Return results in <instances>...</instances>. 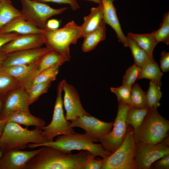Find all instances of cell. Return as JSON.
I'll return each instance as SVG.
<instances>
[{
  "instance_id": "obj_40",
  "label": "cell",
  "mask_w": 169,
  "mask_h": 169,
  "mask_svg": "<svg viewBox=\"0 0 169 169\" xmlns=\"http://www.w3.org/2000/svg\"><path fill=\"white\" fill-rule=\"evenodd\" d=\"M156 163V166L160 169L169 168V154L166 155L159 159Z\"/></svg>"
},
{
  "instance_id": "obj_30",
  "label": "cell",
  "mask_w": 169,
  "mask_h": 169,
  "mask_svg": "<svg viewBox=\"0 0 169 169\" xmlns=\"http://www.w3.org/2000/svg\"><path fill=\"white\" fill-rule=\"evenodd\" d=\"M126 37L128 42V47L131 50L135 64L141 68L151 58L132 39Z\"/></svg>"
},
{
  "instance_id": "obj_29",
  "label": "cell",
  "mask_w": 169,
  "mask_h": 169,
  "mask_svg": "<svg viewBox=\"0 0 169 169\" xmlns=\"http://www.w3.org/2000/svg\"><path fill=\"white\" fill-rule=\"evenodd\" d=\"M130 106L133 107L142 108L148 107L146 98V93L137 83L132 87Z\"/></svg>"
},
{
  "instance_id": "obj_18",
  "label": "cell",
  "mask_w": 169,
  "mask_h": 169,
  "mask_svg": "<svg viewBox=\"0 0 169 169\" xmlns=\"http://www.w3.org/2000/svg\"><path fill=\"white\" fill-rule=\"evenodd\" d=\"M115 0H101L103 8V20L105 23L110 25L115 32L119 42L125 47H128L127 37L122 30L118 18L116 10L113 2Z\"/></svg>"
},
{
  "instance_id": "obj_7",
  "label": "cell",
  "mask_w": 169,
  "mask_h": 169,
  "mask_svg": "<svg viewBox=\"0 0 169 169\" xmlns=\"http://www.w3.org/2000/svg\"><path fill=\"white\" fill-rule=\"evenodd\" d=\"M62 80L57 86L52 120L48 125L41 128L46 142L53 141L54 138L58 136L75 133L73 128L69 126L70 121L66 120L64 114L62 97Z\"/></svg>"
},
{
  "instance_id": "obj_45",
  "label": "cell",
  "mask_w": 169,
  "mask_h": 169,
  "mask_svg": "<svg viewBox=\"0 0 169 169\" xmlns=\"http://www.w3.org/2000/svg\"><path fill=\"white\" fill-rule=\"evenodd\" d=\"M85 0V1H88L90 2H93L95 3L98 4H99L101 3V0Z\"/></svg>"
},
{
  "instance_id": "obj_12",
  "label": "cell",
  "mask_w": 169,
  "mask_h": 169,
  "mask_svg": "<svg viewBox=\"0 0 169 169\" xmlns=\"http://www.w3.org/2000/svg\"><path fill=\"white\" fill-rule=\"evenodd\" d=\"M113 124L114 122H104L90 115L83 116L70 121L69 126L72 128L77 127L83 129L86 134L100 141L110 131Z\"/></svg>"
},
{
  "instance_id": "obj_4",
  "label": "cell",
  "mask_w": 169,
  "mask_h": 169,
  "mask_svg": "<svg viewBox=\"0 0 169 169\" xmlns=\"http://www.w3.org/2000/svg\"><path fill=\"white\" fill-rule=\"evenodd\" d=\"M46 47L70 59L69 46L75 44L82 38L80 26L74 21L69 22L62 28L55 29L46 28L42 33Z\"/></svg>"
},
{
  "instance_id": "obj_17",
  "label": "cell",
  "mask_w": 169,
  "mask_h": 169,
  "mask_svg": "<svg viewBox=\"0 0 169 169\" xmlns=\"http://www.w3.org/2000/svg\"><path fill=\"white\" fill-rule=\"evenodd\" d=\"M38 62L30 64L18 65L2 68L5 71L18 81L22 86L27 90L31 86L37 75Z\"/></svg>"
},
{
  "instance_id": "obj_46",
  "label": "cell",
  "mask_w": 169,
  "mask_h": 169,
  "mask_svg": "<svg viewBox=\"0 0 169 169\" xmlns=\"http://www.w3.org/2000/svg\"><path fill=\"white\" fill-rule=\"evenodd\" d=\"M3 104V101L0 98V115L1 111Z\"/></svg>"
},
{
  "instance_id": "obj_21",
  "label": "cell",
  "mask_w": 169,
  "mask_h": 169,
  "mask_svg": "<svg viewBox=\"0 0 169 169\" xmlns=\"http://www.w3.org/2000/svg\"><path fill=\"white\" fill-rule=\"evenodd\" d=\"M4 123L13 122L25 125L26 127L33 126L41 128L45 126V121L39 118L32 115L30 113L18 111L13 113L2 120Z\"/></svg>"
},
{
  "instance_id": "obj_16",
  "label": "cell",
  "mask_w": 169,
  "mask_h": 169,
  "mask_svg": "<svg viewBox=\"0 0 169 169\" xmlns=\"http://www.w3.org/2000/svg\"><path fill=\"white\" fill-rule=\"evenodd\" d=\"M13 150L3 153L0 157V169H24L27 163L41 150Z\"/></svg>"
},
{
  "instance_id": "obj_10",
  "label": "cell",
  "mask_w": 169,
  "mask_h": 169,
  "mask_svg": "<svg viewBox=\"0 0 169 169\" xmlns=\"http://www.w3.org/2000/svg\"><path fill=\"white\" fill-rule=\"evenodd\" d=\"M169 154L168 143L162 141L155 144L138 142L136 145L135 160L137 168H150L152 164L165 155Z\"/></svg>"
},
{
  "instance_id": "obj_34",
  "label": "cell",
  "mask_w": 169,
  "mask_h": 169,
  "mask_svg": "<svg viewBox=\"0 0 169 169\" xmlns=\"http://www.w3.org/2000/svg\"><path fill=\"white\" fill-rule=\"evenodd\" d=\"M60 66L59 64H56L42 71L34 79L32 85L49 81L52 82L54 80L58 74Z\"/></svg>"
},
{
  "instance_id": "obj_38",
  "label": "cell",
  "mask_w": 169,
  "mask_h": 169,
  "mask_svg": "<svg viewBox=\"0 0 169 169\" xmlns=\"http://www.w3.org/2000/svg\"><path fill=\"white\" fill-rule=\"evenodd\" d=\"M160 68L162 72H167L169 70V53L164 51L161 53L160 61Z\"/></svg>"
},
{
  "instance_id": "obj_5",
  "label": "cell",
  "mask_w": 169,
  "mask_h": 169,
  "mask_svg": "<svg viewBox=\"0 0 169 169\" xmlns=\"http://www.w3.org/2000/svg\"><path fill=\"white\" fill-rule=\"evenodd\" d=\"M169 129L168 121L160 114L157 109L149 108L141 125L134 133L136 142L155 144L166 137Z\"/></svg>"
},
{
  "instance_id": "obj_32",
  "label": "cell",
  "mask_w": 169,
  "mask_h": 169,
  "mask_svg": "<svg viewBox=\"0 0 169 169\" xmlns=\"http://www.w3.org/2000/svg\"><path fill=\"white\" fill-rule=\"evenodd\" d=\"M51 82L49 81L32 84L26 90L30 105L35 102L41 95L47 91Z\"/></svg>"
},
{
  "instance_id": "obj_22",
  "label": "cell",
  "mask_w": 169,
  "mask_h": 169,
  "mask_svg": "<svg viewBox=\"0 0 169 169\" xmlns=\"http://www.w3.org/2000/svg\"><path fill=\"white\" fill-rule=\"evenodd\" d=\"M127 36L132 39L148 54L150 58H153V52L158 44L154 31L150 33L136 34L129 33Z\"/></svg>"
},
{
  "instance_id": "obj_20",
  "label": "cell",
  "mask_w": 169,
  "mask_h": 169,
  "mask_svg": "<svg viewBox=\"0 0 169 169\" xmlns=\"http://www.w3.org/2000/svg\"><path fill=\"white\" fill-rule=\"evenodd\" d=\"M103 20V8L101 3L96 7L91 8L90 12L84 18V22L80 26L82 37H84L96 29Z\"/></svg>"
},
{
  "instance_id": "obj_1",
  "label": "cell",
  "mask_w": 169,
  "mask_h": 169,
  "mask_svg": "<svg viewBox=\"0 0 169 169\" xmlns=\"http://www.w3.org/2000/svg\"><path fill=\"white\" fill-rule=\"evenodd\" d=\"M43 146L27 163L24 169H85L96 156L86 151L71 154V151Z\"/></svg>"
},
{
  "instance_id": "obj_44",
  "label": "cell",
  "mask_w": 169,
  "mask_h": 169,
  "mask_svg": "<svg viewBox=\"0 0 169 169\" xmlns=\"http://www.w3.org/2000/svg\"><path fill=\"white\" fill-rule=\"evenodd\" d=\"M6 123L0 120V137L3 132Z\"/></svg>"
},
{
  "instance_id": "obj_8",
  "label": "cell",
  "mask_w": 169,
  "mask_h": 169,
  "mask_svg": "<svg viewBox=\"0 0 169 169\" xmlns=\"http://www.w3.org/2000/svg\"><path fill=\"white\" fill-rule=\"evenodd\" d=\"M22 8L20 11L22 17L37 28H46V24L52 16L64 12L67 7L54 8L45 3L33 0H20Z\"/></svg>"
},
{
  "instance_id": "obj_42",
  "label": "cell",
  "mask_w": 169,
  "mask_h": 169,
  "mask_svg": "<svg viewBox=\"0 0 169 169\" xmlns=\"http://www.w3.org/2000/svg\"><path fill=\"white\" fill-rule=\"evenodd\" d=\"M60 25V21L55 19L48 20L46 24V28L50 29L58 28Z\"/></svg>"
},
{
  "instance_id": "obj_14",
  "label": "cell",
  "mask_w": 169,
  "mask_h": 169,
  "mask_svg": "<svg viewBox=\"0 0 169 169\" xmlns=\"http://www.w3.org/2000/svg\"><path fill=\"white\" fill-rule=\"evenodd\" d=\"M52 50L46 47L21 50L6 54L2 67L30 64L38 62L46 54Z\"/></svg>"
},
{
  "instance_id": "obj_41",
  "label": "cell",
  "mask_w": 169,
  "mask_h": 169,
  "mask_svg": "<svg viewBox=\"0 0 169 169\" xmlns=\"http://www.w3.org/2000/svg\"><path fill=\"white\" fill-rule=\"evenodd\" d=\"M103 160H98L93 159L86 166L85 169H101Z\"/></svg>"
},
{
  "instance_id": "obj_9",
  "label": "cell",
  "mask_w": 169,
  "mask_h": 169,
  "mask_svg": "<svg viewBox=\"0 0 169 169\" xmlns=\"http://www.w3.org/2000/svg\"><path fill=\"white\" fill-rule=\"evenodd\" d=\"M130 106L128 104L119 103L113 129L100 140L104 148L111 153L120 145L125 137L128 130L126 116Z\"/></svg>"
},
{
  "instance_id": "obj_25",
  "label": "cell",
  "mask_w": 169,
  "mask_h": 169,
  "mask_svg": "<svg viewBox=\"0 0 169 169\" xmlns=\"http://www.w3.org/2000/svg\"><path fill=\"white\" fill-rule=\"evenodd\" d=\"M69 60L58 53L51 50L44 54L38 61L37 64V75L50 67L56 64L61 66Z\"/></svg>"
},
{
  "instance_id": "obj_37",
  "label": "cell",
  "mask_w": 169,
  "mask_h": 169,
  "mask_svg": "<svg viewBox=\"0 0 169 169\" xmlns=\"http://www.w3.org/2000/svg\"><path fill=\"white\" fill-rule=\"evenodd\" d=\"M43 3L52 2L59 4H67L70 5L71 9L76 10L80 8L79 5L77 2V0H33Z\"/></svg>"
},
{
  "instance_id": "obj_26",
  "label": "cell",
  "mask_w": 169,
  "mask_h": 169,
  "mask_svg": "<svg viewBox=\"0 0 169 169\" xmlns=\"http://www.w3.org/2000/svg\"><path fill=\"white\" fill-rule=\"evenodd\" d=\"M22 16L20 11L15 8L10 1L0 2V30L13 19Z\"/></svg>"
},
{
  "instance_id": "obj_23",
  "label": "cell",
  "mask_w": 169,
  "mask_h": 169,
  "mask_svg": "<svg viewBox=\"0 0 169 169\" xmlns=\"http://www.w3.org/2000/svg\"><path fill=\"white\" fill-rule=\"evenodd\" d=\"M106 23L103 20L100 26L95 30L83 38L81 46L82 51L87 52L94 49L101 41L106 38Z\"/></svg>"
},
{
  "instance_id": "obj_24",
  "label": "cell",
  "mask_w": 169,
  "mask_h": 169,
  "mask_svg": "<svg viewBox=\"0 0 169 169\" xmlns=\"http://www.w3.org/2000/svg\"><path fill=\"white\" fill-rule=\"evenodd\" d=\"M163 75L157 63L151 59L141 68L138 79H147L161 86V79Z\"/></svg>"
},
{
  "instance_id": "obj_11",
  "label": "cell",
  "mask_w": 169,
  "mask_h": 169,
  "mask_svg": "<svg viewBox=\"0 0 169 169\" xmlns=\"http://www.w3.org/2000/svg\"><path fill=\"white\" fill-rule=\"evenodd\" d=\"M27 91L21 86L8 93L5 97L0 115V120H3L10 114L20 111L30 113Z\"/></svg>"
},
{
  "instance_id": "obj_2",
  "label": "cell",
  "mask_w": 169,
  "mask_h": 169,
  "mask_svg": "<svg viewBox=\"0 0 169 169\" xmlns=\"http://www.w3.org/2000/svg\"><path fill=\"white\" fill-rule=\"evenodd\" d=\"M99 141L98 140L85 133H75L57 136L54 141L46 142L40 144L29 143L27 147L32 149L47 146L65 151H86L96 156H100L104 159L111 153L105 149L101 144L94 143Z\"/></svg>"
},
{
  "instance_id": "obj_36",
  "label": "cell",
  "mask_w": 169,
  "mask_h": 169,
  "mask_svg": "<svg viewBox=\"0 0 169 169\" xmlns=\"http://www.w3.org/2000/svg\"><path fill=\"white\" fill-rule=\"evenodd\" d=\"M131 88L122 84L118 87H110V90L116 95L119 103L130 105Z\"/></svg>"
},
{
  "instance_id": "obj_39",
  "label": "cell",
  "mask_w": 169,
  "mask_h": 169,
  "mask_svg": "<svg viewBox=\"0 0 169 169\" xmlns=\"http://www.w3.org/2000/svg\"><path fill=\"white\" fill-rule=\"evenodd\" d=\"M19 35L14 33H0V50L5 44L9 42Z\"/></svg>"
},
{
  "instance_id": "obj_15",
  "label": "cell",
  "mask_w": 169,
  "mask_h": 169,
  "mask_svg": "<svg viewBox=\"0 0 169 169\" xmlns=\"http://www.w3.org/2000/svg\"><path fill=\"white\" fill-rule=\"evenodd\" d=\"M44 44L42 33L19 34L4 45L0 51L7 54L16 51L40 48Z\"/></svg>"
},
{
  "instance_id": "obj_6",
  "label": "cell",
  "mask_w": 169,
  "mask_h": 169,
  "mask_svg": "<svg viewBox=\"0 0 169 169\" xmlns=\"http://www.w3.org/2000/svg\"><path fill=\"white\" fill-rule=\"evenodd\" d=\"M136 143L134 131L127 130L120 145L103 159L101 169H137L135 160Z\"/></svg>"
},
{
  "instance_id": "obj_35",
  "label": "cell",
  "mask_w": 169,
  "mask_h": 169,
  "mask_svg": "<svg viewBox=\"0 0 169 169\" xmlns=\"http://www.w3.org/2000/svg\"><path fill=\"white\" fill-rule=\"evenodd\" d=\"M141 71V68L135 63L130 67L123 77L122 84L132 87L138 79Z\"/></svg>"
},
{
  "instance_id": "obj_48",
  "label": "cell",
  "mask_w": 169,
  "mask_h": 169,
  "mask_svg": "<svg viewBox=\"0 0 169 169\" xmlns=\"http://www.w3.org/2000/svg\"><path fill=\"white\" fill-rule=\"evenodd\" d=\"M1 1V0H0V2Z\"/></svg>"
},
{
  "instance_id": "obj_47",
  "label": "cell",
  "mask_w": 169,
  "mask_h": 169,
  "mask_svg": "<svg viewBox=\"0 0 169 169\" xmlns=\"http://www.w3.org/2000/svg\"><path fill=\"white\" fill-rule=\"evenodd\" d=\"M3 155V153L0 150V157H1Z\"/></svg>"
},
{
  "instance_id": "obj_43",
  "label": "cell",
  "mask_w": 169,
  "mask_h": 169,
  "mask_svg": "<svg viewBox=\"0 0 169 169\" xmlns=\"http://www.w3.org/2000/svg\"><path fill=\"white\" fill-rule=\"evenodd\" d=\"M6 56V54L0 51V68L2 67V64Z\"/></svg>"
},
{
  "instance_id": "obj_33",
  "label": "cell",
  "mask_w": 169,
  "mask_h": 169,
  "mask_svg": "<svg viewBox=\"0 0 169 169\" xmlns=\"http://www.w3.org/2000/svg\"><path fill=\"white\" fill-rule=\"evenodd\" d=\"M157 43L163 42L167 45L169 44V12L166 13L163 17L160 27L154 31Z\"/></svg>"
},
{
  "instance_id": "obj_19",
  "label": "cell",
  "mask_w": 169,
  "mask_h": 169,
  "mask_svg": "<svg viewBox=\"0 0 169 169\" xmlns=\"http://www.w3.org/2000/svg\"><path fill=\"white\" fill-rule=\"evenodd\" d=\"M43 29L35 26L22 17L16 18L0 30V33H14L19 34L42 33Z\"/></svg>"
},
{
  "instance_id": "obj_3",
  "label": "cell",
  "mask_w": 169,
  "mask_h": 169,
  "mask_svg": "<svg viewBox=\"0 0 169 169\" xmlns=\"http://www.w3.org/2000/svg\"><path fill=\"white\" fill-rule=\"evenodd\" d=\"M46 142L41 128L29 130L17 123L7 122L0 137V150L4 153L13 150H23L29 143Z\"/></svg>"
},
{
  "instance_id": "obj_13",
  "label": "cell",
  "mask_w": 169,
  "mask_h": 169,
  "mask_svg": "<svg viewBox=\"0 0 169 169\" xmlns=\"http://www.w3.org/2000/svg\"><path fill=\"white\" fill-rule=\"evenodd\" d=\"M62 81V89L64 93L63 104L66 111V120L72 121L83 116L90 115L83 107L75 88L65 80Z\"/></svg>"
},
{
  "instance_id": "obj_27",
  "label": "cell",
  "mask_w": 169,
  "mask_h": 169,
  "mask_svg": "<svg viewBox=\"0 0 169 169\" xmlns=\"http://www.w3.org/2000/svg\"><path fill=\"white\" fill-rule=\"evenodd\" d=\"M149 110V107L138 108L131 106L128 109L126 120L127 124L133 127L134 132L137 131L141 125Z\"/></svg>"
},
{
  "instance_id": "obj_28",
  "label": "cell",
  "mask_w": 169,
  "mask_h": 169,
  "mask_svg": "<svg viewBox=\"0 0 169 169\" xmlns=\"http://www.w3.org/2000/svg\"><path fill=\"white\" fill-rule=\"evenodd\" d=\"M21 86L20 84L5 71L2 67L0 68V98L3 101L8 93Z\"/></svg>"
},
{
  "instance_id": "obj_31",
  "label": "cell",
  "mask_w": 169,
  "mask_h": 169,
  "mask_svg": "<svg viewBox=\"0 0 169 169\" xmlns=\"http://www.w3.org/2000/svg\"><path fill=\"white\" fill-rule=\"evenodd\" d=\"M162 96L161 86L150 81L149 88L146 93L147 101L149 108L157 109L160 105L159 101Z\"/></svg>"
}]
</instances>
